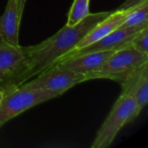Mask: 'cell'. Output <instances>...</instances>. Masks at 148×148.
Wrapping results in <instances>:
<instances>
[{"mask_svg": "<svg viewBox=\"0 0 148 148\" xmlns=\"http://www.w3.org/2000/svg\"><path fill=\"white\" fill-rule=\"evenodd\" d=\"M3 95H4V91L0 88V102H1V101H2V99L3 97Z\"/></svg>", "mask_w": 148, "mask_h": 148, "instance_id": "cell-17", "label": "cell"}, {"mask_svg": "<svg viewBox=\"0 0 148 148\" xmlns=\"http://www.w3.org/2000/svg\"><path fill=\"white\" fill-rule=\"evenodd\" d=\"M111 12L102 11L89 13L82 21L74 26L66 24L55 35L43 42L25 48L26 60L23 69L16 80L15 88L38 75L68 52L72 50L77 43L101 20Z\"/></svg>", "mask_w": 148, "mask_h": 148, "instance_id": "cell-1", "label": "cell"}, {"mask_svg": "<svg viewBox=\"0 0 148 148\" xmlns=\"http://www.w3.org/2000/svg\"><path fill=\"white\" fill-rule=\"evenodd\" d=\"M135 101L126 94H121L109 114L98 130L91 145L92 148L109 147L119 132L139 115Z\"/></svg>", "mask_w": 148, "mask_h": 148, "instance_id": "cell-2", "label": "cell"}, {"mask_svg": "<svg viewBox=\"0 0 148 148\" xmlns=\"http://www.w3.org/2000/svg\"><path fill=\"white\" fill-rule=\"evenodd\" d=\"M148 24V1L133 8L120 28H129Z\"/></svg>", "mask_w": 148, "mask_h": 148, "instance_id": "cell-12", "label": "cell"}, {"mask_svg": "<svg viewBox=\"0 0 148 148\" xmlns=\"http://www.w3.org/2000/svg\"><path fill=\"white\" fill-rule=\"evenodd\" d=\"M131 46L139 52L148 55V27L139 31L132 38Z\"/></svg>", "mask_w": 148, "mask_h": 148, "instance_id": "cell-14", "label": "cell"}, {"mask_svg": "<svg viewBox=\"0 0 148 148\" xmlns=\"http://www.w3.org/2000/svg\"><path fill=\"white\" fill-rule=\"evenodd\" d=\"M146 27H148V24L135 26V27H129V28H118L117 29L114 30L113 32L109 33L108 35L105 36L104 37L93 42L90 45H88L82 49H73L68 52L56 62L63 61V60H67L69 58H73L75 56H79L86 53L121 49L123 47H126L131 44L132 38L139 31H140Z\"/></svg>", "mask_w": 148, "mask_h": 148, "instance_id": "cell-7", "label": "cell"}, {"mask_svg": "<svg viewBox=\"0 0 148 148\" xmlns=\"http://www.w3.org/2000/svg\"><path fill=\"white\" fill-rule=\"evenodd\" d=\"M121 86V94H126L135 101L140 114L148 102V62L132 73Z\"/></svg>", "mask_w": 148, "mask_h": 148, "instance_id": "cell-9", "label": "cell"}, {"mask_svg": "<svg viewBox=\"0 0 148 148\" xmlns=\"http://www.w3.org/2000/svg\"><path fill=\"white\" fill-rule=\"evenodd\" d=\"M116 50L117 49H111L86 53L79 56L58 62L54 65H58L74 72L85 75L88 80V76L97 71L101 67L103 62Z\"/></svg>", "mask_w": 148, "mask_h": 148, "instance_id": "cell-8", "label": "cell"}, {"mask_svg": "<svg viewBox=\"0 0 148 148\" xmlns=\"http://www.w3.org/2000/svg\"><path fill=\"white\" fill-rule=\"evenodd\" d=\"M49 100L52 98L48 94L23 84L4 90L3 97L0 102V128L6 122L26 110Z\"/></svg>", "mask_w": 148, "mask_h": 148, "instance_id": "cell-4", "label": "cell"}, {"mask_svg": "<svg viewBox=\"0 0 148 148\" xmlns=\"http://www.w3.org/2000/svg\"><path fill=\"white\" fill-rule=\"evenodd\" d=\"M27 0H16V6H17V12H18V16L20 17V19H22L23 14V10L25 8V4H26Z\"/></svg>", "mask_w": 148, "mask_h": 148, "instance_id": "cell-16", "label": "cell"}, {"mask_svg": "<svg viewBox=\"0 0 148 148\" xmlns=\"http://www.w3.org/2000/svg\"><path fill=\"white\" fill-rule=\"evenodd\" d=\"M131 10L132 9L126 10H116L114 11H112L106 18H104L100 23H98L77 43V45L73 49H78L86 47L88 45H90L93 42L100 40L101 38L104 37L105 36L108 35L109 33L120 28L122 22L124 21V19L126 18V16H127V14L130 12Z\"/></svg>", "mask_w": 148, "mask_h": 148, "instance_id": "cell-10", "label": "cell"}, {"mask_svg": "<svg viewBox=\"0 0 148 148\" xmlns=\"http://www.w3.org/2000/svg\"><path fill=\"white\" fill-rule=\"evenodd\" d=\"M26 60L25 48L0 42V88H15V82L21 74Z\"/></svg>", "mask_w": 148, "mask_h": 148, "instance_id": "cell-6", "label": "cell"}, {"mask_svg": "<svg viewBox=\"0 0 148 148\" xmlns=\"http://www.w3.org/2000/svg\"><path fill=\"white\" fill-rule=\"evenodd\" d=\"M147 62V54L139 52L129 44L114 52L97 71L88 76V80L108 79L122 84L132 73Z\"/></svg>", "mask_w": 148, "mask_h": 148, "instance_id": "cell-3", "label": "cell"}, {"mask_svg": "<svg viewBox=\"0 0 148 148\" xmlns=\"http://www.w3.org/2000/svg\"><path fill=\"white\" fill-rule=\"evenodd\" d=\"M148 0H126L117 10H126L129 9H133L134 7H137L143 3L147 2Z\"/></svg>", "mask_w": 148, "mask_h": 148, "instance_id": "cell-15", "label": "cell"}, {"mask_svg": "<svg viewBox=\"0 0 148 148\" xmlns=\"http://www.w3.org/2000/svg\"><path fill=\"white\" fill-rule=\"evenodd\" d=\"M35 77V79L32 78L23 84L31 88L40 89L52 99L62 95L74 86L88 81L85 75L58 65L49 67Z\"/></svg>", "mask_w": 148, "mask_h": 148, "instance_id": "cell-5", "label": "cell"}, {"mask_svg": "<svg viewBox=\"0 0 148 148\" xmlns=\"http://www.w3.org/2000/svg\"><path fill=\"white\" fill-rule=\"evenodd\" d=\"M2 41V39H1V36H0V42Z\"/></svg>", "mask_w": 148, "mask_h": 148, "instance_id": "cell-18", "label": "cell"}, {"mask_svg": "<svg viewBox=\"0 0 148 148\" xmlns=\"http://www.w3.org/2000/svg\"><path fill=\"white\" fill-rule=\"evenodd\" d=\"M21 19L18 16L16 0H8L3 14L0 16V36L3 42L19 46V26Z\"/></svg>", "mask_w": 148, "mask_h": 148, "instance_id": "cell-11", "label": "cell"}, {"mask_svg": "<svg viewBox=\"0 0 148 148\" xmlns=\"http://www.w3.org/2000/svg\"><path fill=\"white\" fill-rule=\"evenodd\" d=\"M90 0H74L68 14L67 26H74L82 21L89 12Z\"/></svg>", "mask_w": 148, "mask_h": 148, "instance_id": "cell-13", "label": "cell"}]
</instances>
